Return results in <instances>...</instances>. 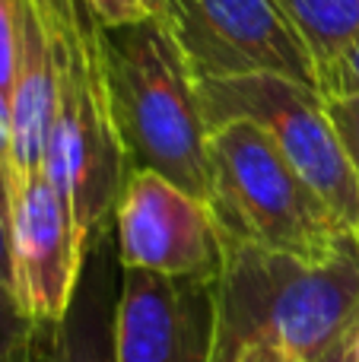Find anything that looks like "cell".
<instances>
[{"label": "cell", "instance_id": "10", "mask_svg": "<svg viewBox=\"0 0 359 362\" xmlns=\"http://www.w3.org/2000/svg\"><path fill=\"white\" fill-rule=\"evenodd\" d=\"M57 108V57L51 29L32 0H19L16 16V64L6 99L13 153V191L42 175L51 121ZM13 200V194H10Z\"/></svg>", "mask_w": 359, "mask_h": 362}, {"label": "cell", "instance_id": "9", "mask_svg": "<svg viewBox=\"0 0 359 362\" xmlns=\"http://www.w3.org/2000/svg\"><path fill=\"white\" fill-rule=\"evenodd\" d=\"M13 289L32 321H61L73 302L86 248L73 213L45 175L29 178L10 200Z\"/></svg>", "mask_w": 359, "mask_h": 362}, {"label": "cell", "instance_id": "2", "mask_svg": "<svg viewBox=\"0 0 359 362\" xmlns=\"http://www.w3.org/2000/svg\"><path fill=\"white\" fill-rule=\"evenodd\" d=\"M112 118L131 169H150L210 204L207 121L169 19L102 29Z\"/></svg>", "mask_w": 359, "mask_h": 362}, {"label": "cell", "instance_id": "13", "mask_svg": "<svg viewBox=\"0 0 359 362\" xmlns=\"http://www.w3.org/2000/svg\"><path fill=\"white\" fill-rule=\"evenodd\" d=\"M35 321L19 305L10 283L0 280V362H29Z\"/></svg>", "mask_w": 359, "mask_h": 362}, {"label": "cell", "instance_id": "6", "mask_svg": "<svg viewBox=\"0 0 359 362\" xmlns=\"http://www.w3.org/2000/svg\"><path fill=\"white\" fill-rule=\"evenodd\" d=\"M194 80L283 76L318 89V64L277 0H165Z\"/></svg>", "mask_w": 359, "mask_h": 362}, {"label": "cell", "instance_id": "11", "mask_svg": "<svg viewBox=\"0 0 359 362\" xmlns=\"http://www.w3.org/2000/svg\"><path fill=\"white\" fill-rule=\"evenodd\" d=\"M118 289L102 257V242L86 255L73 302L61 321H35L29 362H118Z\"/></svg>", "mask_w": 359, "mask_h": 362}, {"label": "cell", "instance_id": "21", "mask_svg": "<svg viewBox=\"0 0 359 362\" xmlns=\"http://www.w3.org/2000/svg\"><path fill=\"white\" fill-rule=\"evenodd\" d=\"M0 280L13 286V257H10V210L0 200Z\"/></svg>", "mask_w": 359, "mask_h": 362}, {"label": "cell", "instance_id": "16", "mask_svg": "<svg viewBox=\"0 0 359 362\" xmlns=\"http://www.w3.org/2000/svg\"><path fill=\"white\" fill-rule=\"evenodd\" d=\"M324 99V95H322ZM324 112L347 153L350 165L359 172V95H331L324 99Z\"/></svg>", "mask_w": 359, "mask_h": 362}, {"label": "cell", "instance_id": "1", "mask_svg": "<svg viewBox=\"0 0 359 362\" xmlns=\"http://www.w3.org/2000/svg\"><path fill=\"white\" fill-rule=\"evenodd\" d=\"M216 315L213 362H233L252 344H280L305 362L322 359L359 325L356 232L322 264L226 235Z\"/></svg>", "mask_w": 359, "mask_h": 362}, {"label": "cell", "instance_id": "20", "mask_svg": "<svg viewBox=\"0 0 359 362\" xmlns=\"http://www.w3.org/2000/svg\"><path fill=\"white\" fill-rule=\"evenodd\" d=\"M233 362H305V359L280 344H252V346H242Z\"/></svg>", "mask_w": 359, "mask_h": 362}, {"label": "cell", "instance_id": "22", "mask_svg": "<svg viewBox=\"0 0 359 362\" xmlns=\"http://www.w3.org/2000/svg\"><path fill=\"white\" fill-rule=\"evenodd\" d=\"M315 362H359V350H356V327H350L347 334H343L341 340H337L334 346H331L328 353H324L322 359Z\"/></svg>", "mask_w": 359, "mask_h": 362}, {"label": "cell", "instance_id": "8", "mask_svg": "<svg viewBox=\"0 0 359 362\" xmlns=\"http://www.w3.org/2000/svg\"><path fill=\"white\" fill-rule=\"evenodd\" d=\"M216 283L121 267L118 362H213Z\"/></svg>", "mask_w": 359, "mask_h": 362}, {"label": "cell", "instance_id": "19", "mask_svg": "<svg viewBox=\"0 0 359 362\" xmlns=\"http://www.w3.org/2000/svg\"><path fill=\"white\" fill-rule=\"evenodd\" d=\"M10 194H13V153H10V115H6V102L0 99V200L10 210Z\"/></svg>", "mask_w": 359, "mask_h": 362}, {"label": "cell", "instance_id": "14", "mask_svg": "<svg viewBox=\"0 0 359 362\" xmlns=\"http://www.w3.org/2000/svg\"><path fill=\"white\" fill-rule=\"evenodd\" d=\"M102 29H124L146 19H165V0H80Z\"/></svg>", "mask_w": 359, "mask_h": 362}, {"label": "cell", "instance_id": "18", "mask_svg": "<svg viewBox=\"0 0 359 362\" xmlns=\"http://www.w3.org/2000/svg\"><path fill=\"white\" fill-rule=\"evenodd\" d=\"M38 6V13L45 16L48 29L64 32V29H73L80 25V19L86 16V6L80 0H32Z\"/></svg>", "mask_w": 359, "mask_h": 362}, {"label": "cell", "instance_id": "17", "mask_svg": "<svg viewBox=\"0 0 359 362\" xmlns=\"http://www.w3.org/2000/svg\"><path fill=\"white\" fill-rule=\"evenodd\" d=\"M16 16L19 0H0V99H10L13 64H16Z\"/></svg>", "mask_w": 359, "mask_h": 362}, {"label": "cell", "instance_id": "5", "mask_svg": "<svg viewBox=\"0 0 359 362\" xmlns=\"http://www.w3.org/2000/svg\"><path fill=\"white\" fill-rule=\"evenodd\" d=\"M207 131L229 121H252L296 169V175L328 204L347 229L359 226V172L350 165L324 112L318 89L283 76L197 80Z\"/></svg>", "mask_w": 359, "mask_h": 362}, {"label": "cell", "instance_id": "23", "mask_svg": "<svg viewBox=\"0 0 359 362\" xmlns=\"http://www.w3.org/2000/svg\"><path fill=\"white\" fill-rule=\"evenodd\" d=\"M356 350H359V325H356Z\"/></svg>", "mask_w": 359, "mask_h": 362}, {"label": "cell", "instance_id": "7", "mask_svg": "<svg viewBox=\"0 0 359 362\" xmlns=\"http://www.w3.org/2000/svg\"><path fill=\"white\" fill-rule=\"evenodd\" d=\"M114 235L121 267L216 283L226 264V235L210 204L150 169L127 175Z\"/></svg>", "mask_w": 359, "mask_h": 362}, {"label": "cell", "instance_id": "4", "mask_svg": "<svg viewBox=\"0 0 359 362\" xmlns=\"http://www.w3.org/2000/svg\"><path fill=\"white\" fill-rule=\"evenodd\" d=\"M207 156L210 210L226 235L315 264L353 235L252 121L213 127Z\"/></svg>", "mask_w": 359, "mask_h": 362}, {"label": "cell", "instance_id": "12", "mask_svg": "<svg viewBox=\"0 0 359 362\" xmlns=\"http://www.w3.org/2000/svg\"><path fill=\"white\" fill-rule=\"evenodd\" d=\"M309 42L318 70L359 35V0H277Z\"/></svg>", "mask_w": 359, "mask_h": 362}, {"label": "cell", "instance_id": "24", "mask_svg": "<svg viewBox=\"0 0 359 362\" xmlns=\"http://www.w3.org/2000/svg\"><path fill=\"white\" fill-rule=\"evenodd\" d=\"M356 238H359V226H356Z\"/></svg>", "mask_w": 359, "mask_h": 362}, {"label": "cell", "instance_id": "3", "mask_svg": "<svg viewBox=\"0 0 359 362\" xmlns=\"http://www.w3.org/2000/svg\"><path fill=\"white\" fill-rule=\"evenodd\" d=\"M51 42L57 57V108L42 175L70 206L89 255L102 242L131 165L112 118L99 23L86 13L73 29H51Z\"/></svg>", "mask_w": 359, "mask_h": 362}, {"label": "cell", "instance_id": "15", "mask_svg": "<svg viewBox=\"0 0 359 362\" xmlns=\"http://www.w3.org/2000/svg\"><path fill=\"white\" fill-rule=\"evenodd\" d=\"M318 93L324 99H331V95H359V35L318 70Z\"/></svg>", "mask_w": 359, "mask_h": 362}]
</instances>
